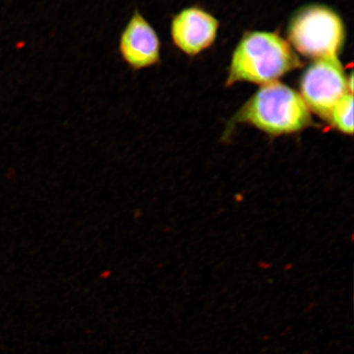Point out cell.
Masks as SVG:
<instances>
[{"label":"cell","mask_w":354,"mask_h":354,"mask_svg":"<svg viewBox=\"0 0 354 354\" xmlns=\"http://www.w3.org/2000/svg\"><path fill=\"white\" fill-rule=\"evenodd\" d=\"M301 64L290 44L278 35L251 32L243 37L234 52L227 85L239 82L266 85Z\"/></svg>","instance_id":"6da1fadb"},{"label":"cell","mask_w":354,"mask_h":354,"mask_svg":"<svg viewBox=\"0 0 354 354\" xmlns=\"http://www.w3.org/2000/svg\"><path fill=\"white\" fill-rule=\"evenodd\" d=\"M328 121L336 129L346 135L353 132V94L345 95L337 105L332 110Z\"/></svg>","instance_id":"52a82bcc"},{"label":"cell","mask_w":354,"mask_h":354,"mask_svg":"<svg viewBox=\"0 0 354 354\" xmlns=\"http://www.w3.org/2000/svg\"><path fill=\"white\" fill-rule=\"evenodd\" d=\"M301 97L309 109L328 120L332 110L349 93L348 80L338 57L317 59L305 71Z\"/></svg>","instance_id":"277c9868"},{"label":"cell","mask_w":354,"mask_h":354,"mask_svg":"<svg viewBox=\"0 0 354 354\" xmlns=\"http://www.w3.org/2000/svg\"><path fill=\"white\" fill-rule=\"evenodd\" d=\"M218 26V20L201 8H184L172 17V43L185 55H198L214 42Z\"/></svg>","instance_id":"8992f818"},{"label":"cell","mask_w":354,"mask_h":354,"mask_svg":"<svg viewBox=\"0 0 354 354\" xmlns=\"http://www.w3.org/2000/svg\"><path fill=\"white\" fill-rule=\"evenodd\" d=\"M288 37L301 55L315 59L337 57L344 43V26L330 8L308 6L291 20Z\"/></svg>","instance_id":"3957f363"},{"label":"cell","mask_w":354,"mask_h":354,"mask_svg":"<svg viewBox=\"0 0 354 354\" xmlns=\"http://www.w3.org/2000/svg\"><path fill=\"white\" fill-rule=\"evenodd\" d=\"M236 118L272 136L292 134L312 124L311 113L302 97L278 82L261 87Z\"/></svg>","instance_id":"7a4b0ae2"},{"label":"cell","mask_w":354,"mask_h":354,"mask_svg":"<svg viewBox=\"0 0 354 354\" xmlns=\"http://www.w3.org/2000/svg\"><path fill=\"white\" fill-rule=\"evenodd\" d=\"M118 53L123 63L134 72L160 64V38L153 25L139 10L132 12L122 30Z\"/></svg>","instance_id":"5b68a950"}]
</instances>
